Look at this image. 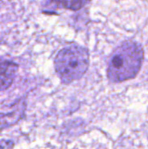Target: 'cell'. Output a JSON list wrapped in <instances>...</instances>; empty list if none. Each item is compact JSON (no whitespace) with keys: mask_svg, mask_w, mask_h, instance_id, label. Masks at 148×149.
I'll return each mask as SVG.
<instances>
[{"mask_svg":"<svg viewBox=\"0 0 148 149\" xmlns=\"http://www.w3.org/2000/svg\"><path fill=\"white\" fill-rule=\"evenodd\" d=\"M144 58V52L140 44L125 41L112 54L108 63L107 77L113 83L133 79L140 72Z\"/></svg>","mask_w":148,"mask_h":149,"instance_id":"obj_1","label":"cell"},{"mask_svg":"<svg viewBox=\"0 0 148 149\" xmlns=\"http://www.w3.org/2000/svg\"><path fill=\"white\" fill-rule=\"evenodd\" d=\"M57 74L65 84L79 79L86 72L89 66L88 51L79 45H70L63 48L54 60Z\"/></svg>","mask_w":148,"mask_h":149,"instance_id":"obj_2","label":"cell"},{"mask_svg":"<svg viewBox=\"0 0 148 149\" xmlns=\"http://www.w3.org/2000/svg\"><path fill=\"white\" fill-rule=\"evenodd\" d=\"M18 65L10 60H0V92L8 89L16 78Z\"/></svg>","mask_w":148,"mask_h":149,"instance_id":"obj_3","label":"cell"},{"mask_svg":"<svg viewBox=\"0 0 148 149\" xmlns=\"http://www.w3.org/2000/svg\"><path fill=\"white\" fill-rule=\"evenodd\" d=\"M24 106L21 105L17 106L14 110L11 112H8L3 113V115H0V130L8 127L10 126L14 125L21 119V117L24 114Z\"/></svg>","mask_w":148,"mask_h":149,"instance_id":"obj_4","label":"cell"},{"mask_svg":"<svg viewBox=\"0 0 148 149\" xmlns=\"http://www.w3.org/2000/svg\"><path fill=\"white\" fill-rule=\"evenodd\" d=\"M91 0H51V3L57 7L78 10L87 4Z\"/></svg>","mask_w":148,"mask_h":149,"instance_id":"obj_5","label":"cell"},{"mask_svg":"<svg viewBox=\"0 0 148 149\" xmlns=\"http://www.w3.org/2000/svg\"><path fill=\"white\" fill-rule=\"evenodd\" d=\"M14 142L10 140H1L0 149H13Z\"/></svg>","mask_w":148,"mask_h":149,"instance_id":"obj_6","label":"cell"}]
</instances>
